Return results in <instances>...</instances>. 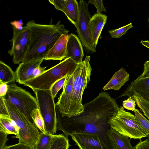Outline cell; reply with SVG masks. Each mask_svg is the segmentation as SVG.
Segmentation results:
<instances>
[{
    "label": "cell",
    "mask_w": 149,
    "mask_h": 149,
    "mask_svg": "<svg viewBox=\"0 0 149 149\" xmlns=\"http://www.w3.org/2000/svg\"><path fill=\"white\" fill-rule=\"evenodd\" d=\"M84 111L70 118L57 116V129L68 137L72 133H87L98 135L103 149H116L108 135L109 122L118 109L111 101L100 96L84 104Z\"/></svg>",
    "instance_id": "1"
},
{
    "label": "cell",
    "mask_w": 149,
    "mask_h": 149,
    "mask_svg": "<svg viewBox=\"0 0 149 149\" xmlns=\"http://www.w3.org/2000/svg\"><path fill=\"white\" fill-rule=\"evenodd\" d=\"M26 25L30 29L31 40L28 51L22 62L44 60L60 36L69 32L60 21L54 24H42L31 20Z\"/></svg>",
    "instance_id": "2"
},
{
    "label": "cell",
    "mask_w": 149,
    "mask_h": 149,
    "mask_svg": "<svg viewBox=\"0 0 149 149\" xmlns=\"http://www.w3.org/2000/svg\"><path fill=\"white\" fill-rule=\"evenodd\" d=\"M79 64L70 58H66L40 75L30 79L24 85L36 90H50L57 81L68 74H73Z\"/></svg>",
    "instance_id": "3"
},
{
    "label": "cell",
    "mask_w": 149,
    "mask_h": 149,
    "mask_svg": "<svg viewBox=\"0 0 149 149\" xmlns=\"http://www.w3.org/2000/svg\"><path fill=\"white\" fill-rule=\"evenodd\" d=\"M90 56H86L84 60L79 64L73 73L72 97L67 117L77 116L84 111L82 98L84 91L90 81L92 70L90 63Z\"/></svg>",
    "instance_id": "4"
},
{
    "label": "cell",
    "mask_w": 149,
    "mask_h": 149,
    "mask_svg": "<svg viewBox=\"0 0 149 149\" xmlns=\"http://www.w3.org/2000/svg\"><path fill=\"white\" fill-rule=\"evenodd\" d=\"M109 123L111 128L131 139H141L148 135L135 116L126 111L122 106L119 108L117 114L110 119Z\"/></svg>",
    "instance_id": "5"
},
{
    "label": "cell",
    "mask_w": 149,
    "mask_h": 149,
    "mask_svg": "<svg viewBox=\"0 0 149 149\" xmlns=\"http://www.w3.org/2000/svg\"><path fill=\"white\" fill-rule=\"evenodd\" d=\"M4 101L10 116L19 128V133L17 136L19 143L32 148L39 138L40 133L38 129L17 107L8 102L4 98Z\"/></svg>",
    "instance_id": "6"
},
{
    "label": "cell",
    "mask_w": 149,
    "mask_h": 149,
    "mask_svg": "<svg viewBox=\"0 0 149 149\" xmlns=\"http://www.w3.org/2000/svg\"><path fill=\"white\" fill-rule=\"evenodd\" d=\"M4 99L17 107L35 126L33 113L39 109L36 98L29 92L17 86L15 82L8 85V90Z\"/></svg>",
    "instance_id": "7"
},
{
    "label": "cell",
    "mask_w": 149,
    "mask_h": 149,
    "mask_svg": "<svg viewBox=\"0 0 149 149\" xmlns=\"http://www.w3.org/2000/svg\"><path fill=\"white\" fill-rule=\"evenodd\" d=\"M33 91L44 120L46 132L54 135L57 130V120L56 105L50 90H38Z\"/></svg>",
    "instance_id": "8"
},
{
    "label": "cell",
    "mask_w": 149,
    "mask_h": 149,
    "mask_svg": "<svg viewBox=\"0 0 149 149\" xmlns=\"http://www.w3.org/2000/svg\"><path fill=\"white\" fill-rule=\"evenodd\" d=\"M12 26L13 31L12 46L8 52L13 56L14 63L18 64L22 62L28 51L31 40L30 30L26 25L22 29Z\"/></svg>",
    "instance_id": "9"
},
{
    "label": "cell",
    "mask_w": 149,
    "mask_h": 149,
    "mask_svg": "<svg viewBox=\"0 0 149 149\" xmlns=\"http://www.w3.org/2000/svg\"><path fill=\"white\" fill-rule=\"evenodd\" d=\"M79 14L78 20L74 25L76 31L83 47L88 53L96 52L93 46L89 28L88 23L91 15L88 11V3L83 0L78 3Z\"/></svg>",
    "instance_id": "10"
},
{
    "label": "cell",
    "mask_w": 149,
    "mask_h": 149,
    "mask_svg": "<svg viewBox=\"0 0 149 149\" xmlns=\"http://www.w3.org/2000/svg\"><path fill=\"white\" fill-rule=\"evenodd\" d=\"M73 81V74H68L56 104L62 117H67L68 114L72 97Z\"/></svg>",
    "instance_id": "11"
},
{
    "label": "cell",
    "mask_w": 149,
    "mask_h": 149,
    "mask_svg": "<svg viewBox=\"0 0 149 149\" xmlns=\"http://www.w3.org/2000/svg\"><path fill=\"white\" fill-rule=\"evenodd\" d=\"M134 93L149 102V78H141L138 77L128 86L118 98L132 97Z\"/></svg>",
    "instance_id": "12"
},
{
    "label": "cell",
    "mask_w": 149,
    "mask_h": 149,
    "mask_svg": "<svg viewBox=\"0 0 149 149\" xmlns=\"http://www.w3.org/2000/svg\"><path fill=\"white\" fill-rule=\"evenodd\" d=\"M80 149H103L98 135L87 133L70 135Z\"/></svg>",
    "instance_id": "13"
},
{
    "label": "cell",
    "mask_w": 149,
    "mask_h": 149,
    "mask_svg": "<svg viewBox=\"0 0 149 149\" xmlns=\"http://www.w3.org/2000/svg\"><path fill=\"white\" fill-rule=\"evenodd\" d=\"M84 56L82 44L80 39L75 34H70L67 43L66 58H70L79 64L83 62Z\"/></svg>",
    "instance_id": "14"
},
{
    "label": "cell",
    "mask_w": 149,
    "mask_h": 149,
    "mask_svg": "<svg viewBox=\"0 0 149 149\" xmlns=\"http://www.w3.org/2000/svg\"><path fill=\"white\" fill-rule=\"evenodd\" d=\"M107 16L101 14L96 13L91 18L88 28L93 46L96 49L98 40L103 28L107 22Z\"/></svg>",
    "instance_id": "15"
},
{
    "label": "cell",
    "mask_w": 149,
    "mask_h": 149,
    "mask_svg": "<svg viewBox=\"0 0 149 149\" xmlns=\"http://www.w3.org/2000/svg\"><path fill=\"white\" fill-rule=\"evenodd\" d=\"M43 60L42 59L20 63L15 72L17 82L24 85L31 79L34 70L40 66Z\"/></svg>",
    "instance_id": "16"
},
{
    "label": "cell",
    "mask_w": 149,
    "mask_h": 149,
    "mask_svg": "<svg viewBox=\"0 0 149 149\" xmlns=\"http://www.w3.org/2000/svg\"><path fill=\"white\" fill-rule=\"evenodd\" d=\"M68 36V34H62L47 54L44 60L61 61L65 59L66 57Z\"/></svg>",
    "instance_id": "17"
},
{
    "label": "cell",
    "mask_w": 149,
    "mask_h": 149,
    "mask_svg": "<svg viewBox=\"0 0 149 149\" xmlns=\"http://www.w3.org/2000/svg\"><path fill=\"white\" fill-rule=\"evenodd\" d=\"M130 75L122 68L116 72L109 81L103 87L104 91L108 90H119L122 87L129 81Z\"/></svg>",
    "instance_id": "18"
},
{
    "label": "cell",
    "mask_w": 149,
    "mask_h": 149,
    "mask_svg": "<svg viewBox=\"0 0 149 149\" xmlns=\"http://www.w3.org/2000/svg\"><path fill=\"white\" fill-rule=\"evenodd\" d=\"M108 135L116 149H135L129 138L120 134L113 129L109 131Z\"/></svg>",
    "instance_id": "19"
},
{
    "label": "cell",
    "mask_w": 149,
    "mask_h": 149,
    "mask_svg": "<svg viewBox=\"0 0 149 149\" xmlns=\"http://www.w3.org/2000/svg\"><path fill=\"white\" fill-rule=\"evenodd\" d=\"M0 131L8 135L14 134L17 136L19 128L9 115H0Z\"/></svg>",
    "instance_id": "20"
},
{
    "label": "cell",
    "mask_w": 149,
    "mask_h": 149,
    "mask_svg": "<svg viewBox=\"0 0 149 149\" xmlns=\"http://www.w3.org/2000/svg\"><path fill=\"white\" fill-rule=\"evenodd\" d=\"M68 19L74 25L78 20L79 14L78 3L76 0H66V4L62 11Z\"/></svg>",
    "instance_id": "21"
},
{
    "label": "cell",
    "mask_w": 149,
    "mask_h": 149,
    "mask_svg": "<svg viewBox=\"0 0 149 149\" xmlns=\"http://www.w3.org/2000/svg\"><path fill=\"white\" fill-rule=\"evenodd\" d=\"M16 80L15 72L3 61H0V83H12Z\"/></svg>",
    "instance_id": "22"
},
{
    "label": "cell",
    "mask_w": 149,
    "mask_h": 149,
    "mask_svg": "<svg viewBox=\"0 0 149 149\" xmlns=\"http://www.w3.org/2000/svg\"><path fill=\"white\" fill-rule=\"evenodd\" d=\"M70 146L68 136L63 134H54L49 149H68Z\"/></svg>",
    "instance_id": "23"
},
{
    "label": "cell",
    "mask_w": 149,
    "mask_h": 149,
    "mask_svg": "<svg viewBox=\"0 0 149 149\" xmlns=\"http://www.w3.org/2000/svg\"><path fill=\"white\" fill-rule=\"evenodd\" d=\"M53 135L47 133H40L39 139L32 147V149H49Z\"/></svg>",
    "instance_id": "24"
},
{
    "label": "cell",
    "mask_w": 149,
    "mask_h": 149,
    "mask_svg": "<svg viewBox=\"0 0 149 149\" xmlns=\"http://www.w3.org/2000/svg\"><path fill=\"white\" fill-rule=\"evenodd\" d=\"M132 97L143 115L149 120V102L136 93L133 94Z\"/></svg>",
    "instance_id": "25"
},
{
    "label": "cell",
    "mask_w": 149,
    "mask_h": 149,
    "mask_svg": "<svg viewBox=\"0 0 149 149\" xmlns=\"http://www.w3.org/2000/svg\"><path fill=\"white\" fill-rule=\"evenodd\" d=\"M32 118L36 126L41 132L47 133L45 130L44 120L39 109H36L34 111Z\"/></svg>",
    "instance_id": "26"
},
{
    "label": "cell",
    "mask_w": 149,
    "mask_h": 149,
    "mask_svg": "<svg viewBox=\"0 0 149 149\" xmlns=\"http://www.w3.org/2000/svg\"><path fill=\"white\" fill-rule=\"evenodd\" d=\"M134 113L135 116L139 123L143 128L148 133L146 136L149 140V120L147 119L143 114L138 109H136Z\"/></svg>",
    "instance_id": "27"
},
{
    "label": "cell",
    "mask_w": 149,
    "mask_h": 149,
    "mask_svg": "<svg viewBox=\"0 0 149 149\" xmlns=\"http://www.w3.org/2000/svg\"><path fill=\"white\" fill-rule=\"evenodd\" d=\"M133 27V26L131 23L119 28L109 30L108 32L112 38H119L123 35L125 34L128 30Z\"/></svg>",
    "instance_id": "28"
},
{
    "label": "cell",
    "mask_w": 149,
    "mask_h": 149,
    "mask_svg": "<svg viewBox=\"0 0 149 149\" xmlns=\"http://www.w3.org/2000/svg\"><path fill=\"white\" fill-rule=\"evenodd\" d=\"M67 75L57 81L52 86L50 90L52 96L54 98L56 96L59 90L63 87Z\"/></svg>",
    "instance_id": "29"
},
{
    "label": "cell",
    "mask_w": 149,
    "mask_h": 149,
    "mask_svg": "<svg viewBox=\"0 0 149 149\" xmlns=\"http://www.w3.org/2000/svg\"><path fill=\"white\" fill-rule=\"evenodd\" d=\"M123 107L128 110L134 111L136 109V103L132 97L130 96L123 102Z\"/></svg>",
    "instance_id": "30"
},
{
    "label": "cell",
    "mask_w": 149,
    "mask_h": 149,
    "mask_svg": "<svg viewBox=\"0 0 149 149\" xmlns=\"http://www.w3.org/2000/svg\"><path fill=\"white\" fill-rule=\"evenodd\" d=\"M88 2L89 3L94 5L95 7L97 10V13H101L102 11L106 12V10L102 0H90L88 1Z\"/></svg>",
    "instance_id": "31"
},
{
    "label": "cell",
    "mask_w": 149,
    "mask_h": 149,
    "mask_svg": "<svg viewBox=\"0 0 149 149\" xmlns=\"http://www.w3.org/2000/svg\"><path fill=\"white\" fill-rule=\"evenodd\" d=\"M49 1L52 4L55 8L62 11L66 4V0H49Z\"/></svg>",
    "instance_id": "32"
},
{
    "label": "cell",
    "mask_w": 149,
    "mask_h": 149,
    "mask_svg": "<svg viewBox=\"0 0 149 149\" xmlns=\"http://www.w3.org/2000/svg\"><path fill=\"white\" fill-rule=\"evenodd\" d=\"M3 149H32V148L22 143H17L8 146H6Z\"/></svg>",
    "instance_id": "33"
},
{
    "label": "cell",
    "mask_w": 149,
    "mask_h": 149,
    "mask_svg": "<svg viewBox=\"0 0 149 149\" xmlns=\"http://www.w3.org/2000/svg\"><path fill=\"white\" fill-rule=\"evenodd\" d=\"M0 115H9L4 101V97H0Z\"/></svg>",
    "instance_id": "34"
},
{
    "label": "cell",
    "mask_w": 149,
    "mask_h": 149,
    "mask_svg": "<svg viewBox=\"0 0 149 149\" xmlns=\"http://www.w3.org/2000/svg\"><path fill=\"white\" fill-rule=\"evenodd\" d=\"M135 147L136 149H149V140L147 139L142 141L141 139Z\"/></svg>",
    "instance_id": "35"
},
{
    "label": "cell",
    "mask_w": 149,
    "mask_h": 149,
    "mask_svg": "<svg viewBox=\"0 0 149 149\" xmlns=\"http://www.w3.org/2000/svg\"><path fill=\"white\" fill-rule=\"evenodd\" d=\"M139 77L141 78H149V61H147L144 64L143 72Z\"/></svg>",
    "instance_id": "36"
},
{
    "label": "cell",
    "mask_w": 149,
    "mask_h": 149,
    "mask_svg": "<svg viewBox=\"0 0 149 149\" xmlns=\"http://www.w3.org/2000/svg\"><path fill=\"white\" fill-rule=\"evenodd\" d=\"M8 135L0 131V149H3L6 146V143L8 140Z\"/></svg>",
    "instance_id": "37"
},
{
    "label": "cell",
    "mask_w": 149,
    "mask_h": 149,
    "mask_svg": "<svg viewBox=\"0 0 149 149\" xmlns=\"http://www.w3.org/2000/svg\"><path fill=\"white\" fill-rule=\"evenodd\" d=\"M46 67H42L39 66L36 68L33 71L30 79L34 78L42 74L45 70V69Z\"/></svg>",
    "instance_id": "38"
},
{
    "label": "cell",
    "mask_w": 149,
    "mask_h": 149,
    "mask_svg": "<svg viewBox=\"0 0 149 149\" xmlns=\"http://www.w3.org/2000/svg\"><path fill=\"white\" fill-rule=\"evenodd\" d=\"M8 90V85L5 83H0V97H4Z\"/></svg>",
    "instance_id": "39"
},
{
    "label": "cell",
    "mask_w": 149,
    "mask_h": 149,
    "mask_svg": "<svg viewBox=\"0 0 149 149\" xmlns=\"http://www.w3.org/2000/svg\"><path fill=\"white\" fill-rule=\"evenodd\" d=\"M141 43L146 47L149 48V41L142 40Z\"/></svg>",
    "instance_id": "40"
},
{
    "label": "cell",
    "mask_w": 149,
    "mask_h": 149,
    "mask_svg": "<svg viewBox=\"0 0 149 149\" xmlns=\"http://www.w3.org/2000/svg\"><path fill=\"white\" fill-rule=\"evenodd\" d=\"M148 21H149V19H148Z\"/></svg>",
    "instance_id": "41"
}]
</instances>
